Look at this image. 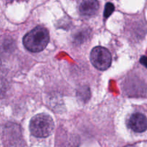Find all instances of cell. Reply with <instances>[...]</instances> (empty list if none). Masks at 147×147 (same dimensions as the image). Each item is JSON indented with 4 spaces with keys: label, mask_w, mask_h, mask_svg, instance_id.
I'll return each instance as SVG.
<instances>
[{
    "label": "cell",
    "mask_w": 147,
    "mask_h": 147,
    "mask_svg": "<svg viewBox=\"0 0 147 147\" xmlns=\"http://www.w3.org/2000/svg\"><path fill=\"white\" fill-rule=\"evenodd\" d=\"M49 40L50 35L47 29L42 26H37L24 35L23 44L28 50L37 53L45 48Z\"/></svg>",
    "instance_id": "1"
},
{
    "label": "cell",
    "mask_w": 147,
    "mask_h": 147,
    "mask_svg": "<svg viewBox=\"0 0 147 147\" xmlns=\"http://www.w3.org/2000/svg\"><path fill=\"white\" fill-rule=\"evenodd\" d=\"M53 118L47 114H38L32 118L30 123L31 133L38 138H45L50 135L54 129Z\"/></svg>",
    "instance_id": "2"
},
{
    "label": "cell",
    "mask_w": 147,
    "mask_h": 147,
    "mask_svg": "<svg viewBox=\"0 0 147 147\" xmlns=\"http://www.w3.org/2000/svg\"><path fill=\"white\" fill-rule=\"evenodd\" d=\"M111 54L107 48L101 46L95 47L90 52V61L99 70H106L111 64Z\"/></svg>",
    "instance_id": "3"
},
{
    "label": "cell",
    "mask_w": 147,
    "mask_h": 147,
    "mask_svg": "<svg viewBox=\"0 0 147 147\" xmlns=\"http://www.w3.org/2000/svg\"><path fill=\"white\" fill-rule=\"evenodd\" d=\"M128 126L134 132H144L147 129V118L140 112L132 114L128 120Z\"/></svg>",
    "instance_id": "4"
},
{
    "label": "cell",
    "mask_w": 147,
    "mask_h": 147,
    "mask_svg": "<svg viewBox=\"0 0 147 147\" xmlns=\"http://www.w3.org/2000/svg\"><path fill=\"white\" fill-rule=\"evenodd\" d=\"M78 9L80 14L83 17H93L98 11L99 3L97 0H80Z\"/></svg>",
    "instance_id": "5"
},
{
    "label": "cell",
    "mask_w": 147,
    "mask_h": 147,
    "mask_svg": "<svg viewBox=\"0 0 147 147\" xmlns=\"http://www.w3.org/2000/svg\"><path fill=\"white\" fill-rule=\"evenodd\" d=\"M115 10V7L112 3L109 2L106 4V7H105V11H104V17L106 18L109 17L112 13Z\"/></svg>",
    "instance_id": "6"
},
{
    "label": "cell",
    "mask_w": 147,
    "mask_h": 147,
    "mask_svg": "<svg viewBox=\"0 0 147 147\" xmlns=\"http://www.w3.org/2000/svg\"><path fill=\"white\" fill-rule=\"evenodd\" d=\"M140 63L145 66L147 69V57L146 56H142L140 59Z\"/></svg>",
    "instance_id": "7"
},
{
    "label": "cell",
    "mask_w": 147,
    "mask_h": 147,
    "mask_svg": "<svg viewBox=\"0 0 147 147\" xmlns=\"http://www.w3.org/2000/svg\"><path fill=\"white\" fill-rule=\"evenodd\" d=\"M126 147H134V146H126Z\"/></svg>",
    "instance_id": "8"
}]
</instances>
